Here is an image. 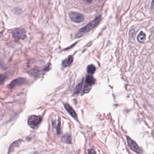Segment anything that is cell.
I'll list each match as a JSON object with an SVG mask.
<instances>
[{
    "mask_svg": "<svg viewBox=\"0 0 154 154\" xmlns=\"http://www.w3.org/2000/svg\"><path fill=\"white\" fill-rule=\"evenodd\" d=\"M42 120V118L40 116L31 115L28 118V125L32 129L37 128Z\"/></svg>",
    "mask_w": 154,
    "mask_h": 154,
    "instance_id": "7a4b0ae2",
    "label": "cell"
},
{
    "mask_svg": "<svg viewBox=\"0 0 154 154\" xmlns=\"http://www.w3.org/2000/svg\"><path fill=\"white\" fill-rule=\"evenodd\" d=\"M101 19V16H98L96 17V19L89 23L86 26L83 27V28H81L77 34L75 36V38H79L82 37L86 33L90 31L91 30L94 28H95L96 26L98 25L99 23L100 22Z\"/></svg>",
    "mask_w": 154,
    "mask_h": 154,
    "instance_id": "6da1fadb",
    "label": "cell"
},
{
    "mask_svg": "<svg viewBox=\"0 0 154 154\" xmlns=\"http://www.w3.org/2000/svg\"><path fill=\"white\" fill-rule=\"evenodd\" d=\"M64 106L66 110V111H68L70 114L74 118L76 119L77 118V114L75 111V110H73L72 108V107L70 105H69L68 104H65Z\"/></svg>",
    "mask_w": 154,
    "mask_h": 154,
    "instance_id": "52a82bcc",
    "label": "cell"
},
{
    "mask_svg": "<svg viewBox=\"0 0 154 154\" xmlns=\"http://www.w3.org/2000/svg\"><path fill=\"white\" fill-rule=\"evenodd\" d=\"M87 72L89 73V74H93L96 72V66L93 65H89L87 66Z\"/></svg>",
    "mask_w": 154,
    "mask_h": 154,
    "instance_id": "5bb4252c",
    "label": "cell"
},
{
    "mask_svg": "<svg viewBox=\"0 0 154 154\" xmlns=\"http://www.w3.org/2000/svg\"><path fill=\"white\" fill-rule=\"evenodd\" d=\"M61 119L60 118H59L58 120V123L57 124V126L56 127V132H57V134L58 135H59L61 133Z\"/></svg>",
    "mask_w": 154,
    "mask_h": 154,
    "instance_id": "9a60e30c",
    "label": "cell"
},
{
    "mask_svg": "<svg viewBox=\"0 0 154 154\" xmlns=\"http://www.w3.org/2000/svg\"><path fill=\"white\" fill-rule=\"evenodd\" d=\"M62 141L64 143L70 144L72 143V136L70 135L67 134L64 136L62 138Z\"/></svg>",
    "mask_w": 154,
    "mask_h": 154,
    "instance_id": "8fae6325",
    "label": "cell"
},
{
    "mask_svg": "<svg viewBox=\"0 0 154 154\" xmlns=\"http://www.w3.org/2000/svg\"><path fill=\"white\" fill-rule=\"evenodd\" d=\"M138 40L140 42H143L146 39V35L145 33H143L142 31H141L140 34L138 35L137 37Z\"/></svg>",
    "mask_w": 154,
    "mask_h": 154,
    "instance_id": "7c38bea8",
    "label": "cell"
},
{
    "mask_svg": "<svg viewBox=\"0 0 154 154\" xmlns=\"http://www.w3.org/2000/svg\"><path fill=\"white\" fill-rule=\"evenodd\" d=\"M86 84L92 86L96 83V79L93 76L90 75H87L86 78Z\"/></svg>",
    "mask_w": 154,
    "mask_h": 154,
    "instance_id": "ba28073f",
    "label": "cell"
},
{
    "mask_svg": "<svg viewBox=\"0 0 154 154\" xmlns=\"http://www.w3.org/2000/svg\"><path fill=\"white\" fill-rule=\"evenodd\" d=\"M126 139L128 145L130 148L133 152L140 154L141 153V150H140V148L138 146V144L136 143L135 142L132 140L131 138H129V136H126Z\"/></svg>",
    "mask_w": 154,
    "mask_h": 154,
    "instance_id": "5b68a950",
    "label": "cell"
},
{
    "mask_svg": "<svg viewBox=\"0 0 154 154\" xmlns=\"http://www.w3.org/2000/svg\"><path fill=\"white\" fill-rule=\"evenodd\" d=\"M7 76L4 74L0 75V84H2L4 83L7 79Z\"/></svg>",
    "mask_w": 154,
    "mask_h": 154,
    "instance_id": "2e32d148",
    "label": "cell"
},
{
    "mask_svg": "<svg viewBox=\"0 0 154 154\" xmlns=\"http://www.w3.org/2000/svg\"><path fill=\"white\" fill-rule=\"evenodd\" d=\"M135 34V30L134 28H132L129 32V35L130 37H133Z\"/></svg>",
    "mask_w": 154,
    "mask_h": 154,
    "instance_id": "ac0fdd59",
    "label": "cell"
},
{
    "mask_svg": "<svg viewBox=\"0 0 154 154\" xmlns=\"http://www.w3.org/2000/svg\"><path fill=\"white\" fill-rule=\"evenodd\" d=\"M83 80H82V82H80L79 84H78L77 86L76 87L75 90H74V94H75L79 93L80 91L82 90V86H83Z\"/></svg>",
    "mask_w": 154,
    "mask_h": 154,
    "instance_id": "4fadbf2b",
    "label": "cell"
},
{
    "mask_svg": "<svg viewBox=\"0 0 154 154\" xmlns=\"http://www.w3.org/2000/svg\"><path fill=\"white\" fill-rule=\"evenodd\" d=\"M12 34L13 37L16 42L20 40L24 39L26 36V31L22 28H16L12 30Z\"/></svg>",
    "mask_w": 154,
    "mask_h": 154,
    "instance_id": "3957f363",
    "label": "cell"
},
{
    "mask_svg": "<svg viewBox=\"0 0 154 154\" xmlns=\"http://www.w3.org/2000/svg\"><path fill=\"white\" fill-rule=\"evenodd\" d=\"M88 154H96V152L94 149L90 150H89Z\"/></svg>",
    "mask_w": 154,
    "mask_h": 154,
    "instance_id": "d6986e66",
    "label": "cell"
},
{
    "mask_svg": "<svg viewBox=\"0 0 154 154\" xmlns=\"http://www.w3.org/2000/svg\"><path fill=\"white\" fill-rule=\"evenodd\" d=\"M26 79L23 77H19L12 80L8 86L7 87L10 89H13L15 87L26 84Z\"/></svg>",
    "mask_w": 154,
    "mask_h": 154,
    "instance_id": "277c9868",
    "label": "cell"
},
{
    "mask_svg": "<svg viewBox=\"0 0 154 154\" xmlns=\"http://www.w3.org/2000/svg\"><path fill=\"white\" fill-rule=\"evenodd\" d=\"M0 68H5L4 64H3L2 62H1L0 60Z\"/></svg>",
    "mask_w": 154,
    "mask_h": 154,
    "instance_id": "ffe728a7",
    "label": "cell"
},
{
    "mask_svg": "<svg viewBox=\"0 0 154 154\" xmlns=\"http://www.w3.org/2000/svg\"><path fill=\"white\" fill-rule=\"evenodd\" d=\"M73 62V58L72 56H68V58L65 59L62 62V65L64 67H67L72 64Z\"/></svg>",
    "mask_w": 154,
    "mask_h": 154,
    "instance_id": "30bf717a",
    "label": "cell"
},
{
    "mask_svg": "<svg viewBox=\"0 0 154 154\" xmlns=\"http://www.w3.org/2000/svg\"><path fill=\"white\" fill-rule=\"evenodd\" d=\"M21 140H17L13 143L10 146L7 154H10V153H11L14 151V150L16 147H18L20 145V144L21 143Z\"/></svg>",
    "mask_w": 154,
    "mask_h": 154,
    "instance_id": "9c48e42d",
    "label": "cell"
},
{
    "mask_svg": "<svg viewBox=\"0 0 154 154\" xmlns=\"http://www.w3.org/2000/svg\"><path fill=\"white\" fill-rule=\"evenodd\" d=\"M91 89V86H90L85 84L83 89V93L84 94H86L89 93Z\"/></svg>",
    "mask_w": 154,
    "mask_h": 154,
    "instance_id": "e0dca14e",
    "label": "cell"
},
{
    "mask_svg": "<svg viewBox=\"0 0 154 154\" xmlns=\"http://www.w3.org/2000/svg\"><path fill=\"white\" fill-rule=\"evenodd\" d=\"M70 17L72 20L76 23H81L84 20V17L82 14L76 12H72L69 14Z\"/></svg>",
    "mask_w": 154,
    "mask_h": 154,
    "instance_id": "8992f818",
    "label": "cell"
}]
</instances>
